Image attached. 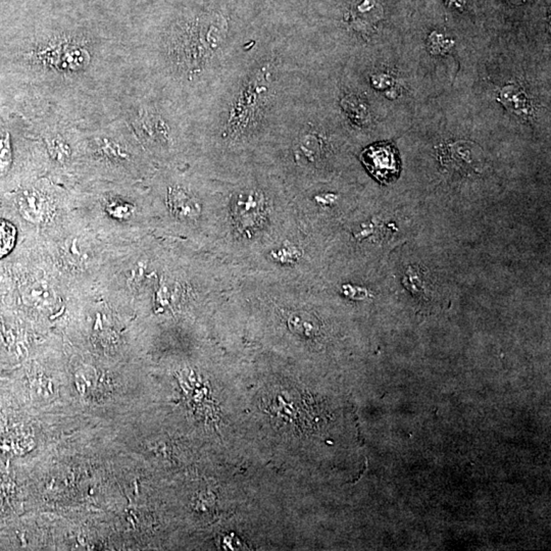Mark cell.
Wrapping results in <instances>:
<instances>
[{
    "instance_id": "cell-1",
    "label": "cell",
    "mask_w": 551,
    "mask_h": 551,
    "mask_svg": "<svg viewBox=\"0 0 551 551\" xmlns=\"http://www.w3.org/2000/svg\"><path fill=\"white\" fill-rule=\"evenodd\" d=\"M362 164L374 178L382 184L394 182L401 173V160L396 148L390 143H377L362 151Z\"/></svg>"
},
{
    "instance_id": "cell-2",
    "label": "cell",
    "mask_w": 551,
    "mask_h": 551,
    "mask_svg": "<svg viewBox=\"0 0 551 551\" xmlns=\"http://www.w3.org/2000/svg\"><path fill=\"white\" fill-rule=\"evenodd\" d=\"M383 8L377 0H353L347 22L355 31L369 33L382 20Z\"/></svg>"
},
{
    "instance_id": "cell-3",
    "label": "cell",
    "mask_w": 551,
    "mask_h": 551,
    "mask_svg": "<svg viewBox=\"0 0 551 551\" xmlns=\"http://www.w3.org/2000/svg\"><path fill=\"white\" fill-rule=\"evenodd\" d=\"M18 208L21 215L34 224L44 222L50 209L46 197L36 190H27L20 194Z\"/></svg>"
},
{
    "instance_id": "cell-4",
    "label": "cell",
    "mask_w": 551,
    "mask_h": 551,
    "mask_svg": "<svg viewBox=\"0 0 551 551\" xmlns=\"http://www.w3.org/2000/svg\"><path fill=\"white\" fill-rule=\"evenodd\" d=\"M48 55L53 66L62 69L77 71L83 69L89 62L88 51L78 45L59 46L50 50Z\"/></svg>"
},
{
    "instance_id": "cell-5",
    "label": "cell",
    "mask_w": 551,
    "mask_h": 551,
    "mask_svg": "<svg viewBox=\"0 0 551 551\" xmlns=\"http://www.w3.org/2000/svg\"><path fill=\"white\" fill-rule=\"evenodd\" d=\"M60 253L67 266L74 269L87 266L90 260L87 246L78 238L67 240L62 246Z\"/></svg>"
},
{
    "instance_id": "cell-6",
    "label": "cell",
    "mask_w": 551,
    "mask_h": 551,
    "mask_svg": "<svg viewBox=\"0 0 551 551\" xmlns=\"http://www.w3.org/2000/svg\"><path fill=\"white\" fill-rule=\"evenodd\" d=\"M501 101L513 113L525 115L529 111L530 106L527 95L516 86H508L501 91Z\"/></svg>"
},
{
    "instance_id": "cell-7",
    "label": "cell",
    "mask_w": 551,
    "mask_h": 551,
    "mask_svg": "<svg viewBox=\"0 0 551 551\" xmlns=\"http://www.w3.org/2000/svg\"><path fill=\"white\" fill-rule=\"evenodd\" d=\"M17 243V229L4 218H0V259H4L13 251Z\"/></svg>"
},
{
    "instance_id": "cell-8",
    "label": "cell",
    "mask_w": 551,
    "mask_h": 551,
    "mask_svg": "<svg viewBox=\"0 0 551 551\" xmlns=\"http://www.w3.org/2000/svg\"><path fill=\"white\" fill-rule=\"evenodd\" d=\"M169 202L174 213L179 216H187L193 213V201L187 193L182 190L174 189L169 191Z\"/></svg>"
},
{
    "instance_id": "cell-9",
    "label": "cell",
    "mask_w": 551,
    "mask_h": 551,
    "mask_svg": "<svg viewBox=\"0 0 551 551\" xmlns=\"http://www.w3.org/2000/svg\"><path fill=\"white\" fill-rule=\"evenodd\" d=\"M48 152L53 160L60 164H64L71 157V148L69 144L60 137H51L46 140Z\"/></svg>"
},
{
    "instance_id": "cell-10",
    "label": "cell",
    "mask_w": 551,
    "mask_h": 551,
    "mask_svg": "<svg viewBox=\"0 0 551 551\" xmlns=\"http://www.w3.org/2000/svg\"><path fill=\"white\" fill-rule=\"evenodd\" d=\"M99 150H101L102 155L104 157L115 162H123V160H128L129 155L127 151L120 145V144L115 143V141L109 140V139H101L97 143Z\"/></svg>"
},
{
    "instance_id": "cell-11",
    "label": "cell",
    "mask_w": 551,
    "mask_h": 551,
    "mask_svg": "<svg viewBox=\"0 0 551 551\" xmlns=\"http://www.w3.org/2000/svg\"><path fill=\"white\" fill-rule=\"evenodd\" d=\"M106 209L109 217L120 221L129 220L134 211L131 204L121 199H111L106 204Z\"/></svg>"
},
{
    "instance_id": "cell-12",
    "label": "cell",
    "mask_w": 551,
    "mask_h": 551,
    "mask_svg": "<svg viewBox=\"0 0 551 551\" xmlns=\"http://www.w3.org/2000/svg\"><path fill=\"white\" fill-rule=\"evenodd\" d=\"M24 297L26 301L38 304H44V302H51L52 294H51V291L48 289V286L36 283V284L29 286L25 290Z\"/></svg>"
},
{
    "instance_id": "cell-13",
    "label": "cell",
    "mask_w": 551,
    "mask_h": 551,
    "mask_svg": "<svg viewBox=\"0 0 551 551\" xmlns=\"http://www.w3.org/2000/svg\"><path fill=\"white\" fill-rule=\"evenodd\" d=\"M13 162L11 141L9 134L0 139V174H6Z\"/></svg>"
}]
</instances>
